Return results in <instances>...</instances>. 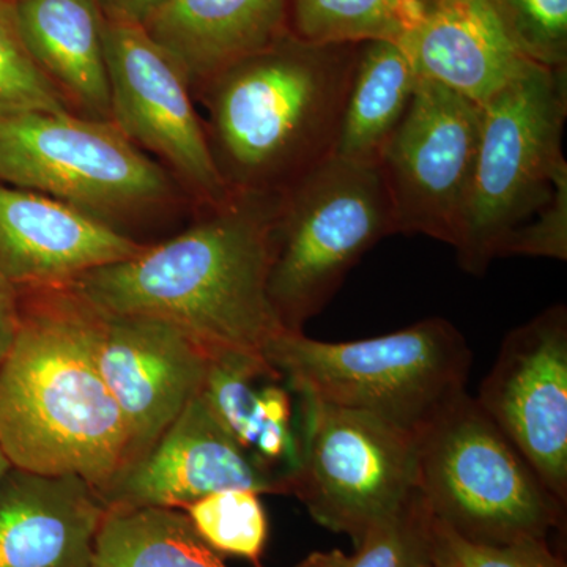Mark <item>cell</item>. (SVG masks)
<instances>
[{"label":"cell","instance_id":"6da1fadb","mask_svg":"<svg viewBox=\"0 0 567 567\" xmlns=\"http://www.w3.org/2000/svg\"><path fill=\"white\" fill-rule=\"evenodd\" d=\"M279 200L233 193L177 237L66 287L95 311L166 320L207 354H264L284 331L268 295Z\"/></svg>","mask_w":567,"mask_h":567},{"label":"cell","instance_id":"7a4b0ae2","mask_svg":"<svg viewBox=\"0 0 567 567\" xmlns=\"http://www.w3.org/2000/svg\"><path fill=\"white\" fill-rule=\"evenodd\" d=\"M0 446L11 466L99 492L128 465V434L95 354L93 309L69 287L22 290L0 363Z\"/></svg>","mask_w":567,"mask_h":567},{"label":"cell","instance_id":"3957f363","mask_svg":"<svg viewBox=\"0 0 567 567\" xmlns=\"http://www.w3.org/2000/svg\"><path fill=\"white\" fill-rule=\"evenodd\" d=\"M357 50L287 32L194 91L230 193L281 194L334 156Z\"/></svg>","mask_w":567,"mask_h":567},{"label":"cell","instance_id":"277c9868","mask_svg":"<svg viewBox=\"0 0 567 567\" xmlns=\"http://www.w3.org/2000/svg\"><path fill=\"white\" fill-rule=\"evenodd\" d=\"M567 71L532 63L483 104L475 173L458 230V265L486 274L498 257L567 259Z\"/></svg>","mask_w":567,"mask_h":567},{"label":"cell","instance_id":"5b68a950","mask_svg":"<svg viewBox=\"0 0 567 567\" xmlns=\"http://www.w3.org/2000/svg\"><path fill=\"white\" fill-rule=\"evenodd\" d=\"M264 354L295 394L365 413L416 439L465 393L473 363L464 334L442 317L360 341L284 330Z\"/></svg>","mask_w":567,"mask_h":567},{"label":"cell","instance_id":"8992f818","mask_svg":"<svg viewBox=\"0 0 567 567\" xmlns=\"http://www.w3.org/2000/svg\"><path fill=\"white\" fill-rule=\"evenodd\" d=\"M417 491L432 516L476 544L546 539L565 505L466 393L417 436Z\"/></svg>","mask_w":567,"mask_h":567},{"label":"cell","instance_id":"52a82bcc","mask_svg":"<svg viewBox=\"0 0 567 567\" xmlns=\"http://www.w3.org/2000/svg\"><path fill=\"white\" fill-rule=\"evenodd\" d=\"M395 230L380 166L331 156L281 193L268 295L286 331H303L372 246Z\"/></svg>","mask_w":567,"mask_h":567},{"label":"cell","instance_id":"ba28073f","mask_svg":"<svg viewBox=\"0 0 567 567\" xmlns=\"http://www.w3.org/2000/svg\"><path fill=\"white\" fill-rule=\"evenodd\" d=\"M0 183L47 194L117 229L177 193L173 174L114 123L70 111L0 118Z\"/></svg>","mask_w":567,"mask_h":567},{"label":"cell","instance_id":"9c48e42d","mask_svg":"<svg viewBox=\"0 0 567 567\" xmlns=\"http://www.w3.org/2000/svg\"><path fill=\"white\" fill-rule=\"evenodd\" d=\"M300 398L297 496L357 547L417 491V439L365 413Z\"/></svg>","mask_w":567,"mask_h":567},{"label":"cell","instance_id":"30bf717a","mask_svg":"<svg viewBox=\"0 0 567 567\" xmlns=\"http://www.w3.org/2000/svg\"><path fill=\"white\" fill-rule=\"evenodd\" d=\"M481 128V104L421 78L379 163L398 234H420L456 245Z\"/></svg>","mask_w":567,"mask_h":567},{"label":"cell","instance_id":"8fae6325","mask_svg":"<svg viewBox=\"0 0 567 567\" xmlns=\"http://www.w3.org/2000/svg\"><path fill=\"white\" fill-rule=\"evenodd\" d=\"M111 122L145 153H155L204 208L226 203L224 183L193 89L181 65L142 25L103 20Z\"/></svg>","mask_w":567,"mask_h":567},{"label":"cell","instance_id":"7c38bea8","mask_svg":"<svg viewBox=\"0 0 567 567\" xmlns=\"http://www.w3.org/2000/svg\"><path fill=\"white\" fill-rule=\"evenodd\" d=\"M477 404L567 505V308L550 306L503 339Z\"/></svg>","mask_w":567,"mask_h":567},{"label":"cell","instance_id":"4fadbf2b","mask_svg":"<svg viewBox=\"0 0 567 567\" xmlns=\"http://www.w3.org/2000/svg\"><path fill=\"white\" fill-rule=\"evenodd\" d=\"M93 320L96 363L128 434V468L200 393L208 354L181 328L155 317L93 309Z\"/></svg>","mask_w":567,"mask_h":567},{"label":"cell","instance_id":"5bb4252c","mask_svg":"<svg viewBox=\"0 0 567 567\" xmlns=\"http://www.w3.org/2000/svg\"><path fill=\"white\" fill-rule=\"evenodd\" d=\"M227 488H249L260 495L292 494L289 480L254 458L213 415L199 393L152 450L99 494L107 509H185Z\"/></svg>","mask_w":567,"mask_h":567},{"label":"cell","instance_id":"9a60e30c","mask_svg":"<svg viewBox=\"0 0 567 567\" xmlns=\"http://www.w3.org/2000/svg\"><path fill=\"white\" fill-rule=\"evenodd\" d=\"M145 246L73 205L0 183V275L18 292L66 287Z\"/></svg>","mask_w":567,"mask_h":567},{"label":"cell","instance_id":"2e32d148","mask_svg":"<svg viewBox=\"0 0 567 567\" xmlns=\"http://www.w3.org/2000/svg\"><path fill=\"white\" fill-rule=\"evenodd\" d=\"M106 513L80 476L11 466L0 480V567H93Z\"/></svg>","mask_w":567,"mask_h":567},{"label":"cell","instance_id":"e0dca14e","mask_svg":"<svg viewBox=\"0 0 567 567\" xmlns=\"http://www.w3.org/2000/svg\"><path fill=\"white\" fill-rule=\"evenodd\" d=\"M424 80L483 106L532 65L487 0H420L399 37Z\"/></svg>","mask_w":567,"mask_h":567},{"label":"cell","instance_id":"ac0fdd59","mask_svg":"<svg viewBox=\"0 0 567 567\" xmlns=\"http://www.w3.org/2000/svg\"><path fill=\"white\" fill-rule=\"evenodd\" d=\"M292 393L262 354L235 352L208 358L200 390L227 432L260 464L287 477L290 487L300 464V423L293 417Z\"/></svg>","mask_w":567,"mask_h":567},{"label":"cell","instance_id":"d6986e66","mask_svg":"<svg viewBox=\"0 0 567 567\" xmlns=\"http://www.w3.org/2000/svg\"><path fill=\"white\" fill-rule=\"evenodd\" d=\"M289 0H169L145 31L169 52L193 92L287 33Z\"/></svg>","mask_w":567,"mask_h":567},{"label":"cell","instance_id":"ffe728a7","mask_svg":"<svg viewBox=\"0 0 567 567\" xmlns=\"http://www.w3.org/2000/svg\"><path fill=\"white\" fill-rule=\"evenodd\" d=\"M14 11L25 48L69 110L111 122L103 17L93 0H18Z\"/></svg>","mask_w":567,"mask_h":567},{"label":"cell","instance_id":"44dd1931","mask_svg":"<svg viewBox=\"0 0 567 567\" xmlns=\"http://www.w3.org/2000/svg\"><path fill=\"white\" fill-rule=\"evenodd\" d=\"M420 80L412 59L399 41L372 40L358 44L334 156L379 166Z\"/></svg>","mask_w":567,"mask_h":567},{"label":"cell","instance_id":"7402d4cb","mask_svg":"<svg viewBox=\"0 0 567 567\" xmlns=\"http://www.w3.org/2000/svg\"><path fill=\"white\" fill-rule=\"evenodd\" d=\"M93 567H227L185 511L112 507L96 535Z\"/></svg>","mask_w":567,"mask_h":567},{"label":"cell","instance_id":"603a6c76","mask_svg":"<svg viewBox=\"0 0 567 567\" xmlns=\"http://www.w3.org/2000/svg\"><path fill=\"white\" fill-rule=\"evenodd\" d=\"M420 0H289L287 32L316 44L399 40Z\"/></svg>","mask_w":567,"mask_h":567},{"label":"cell","instance_id":"cb8c5ba5","mask_svg":"<svg viewBox=\"0 0 567 567\" xmlns=\"http://www.w3.org/2000/svg\"><path fill=\"white\" fill-rule=\"evenodd\" d=\"M432 524L434 516L416 491L393 517L365 535L354 554L315 551L293 567H432Z\"/></svg>","mask_w":567,"mask_h":567},{"label":"cell","instance_id":"d4e9b609","mask_svg":"<svg viewBox=\"0 0 567 567\" xmlns=\"http://www.w3.org/2000/svg\"><path fill=\"white\" fill-rule=\"evenodd\" d=\"M182 511L213 550L262 567L268 517L260 494L249 488H227L204 496Z\"/></svg>","mask_w":567,"mask_h":567},{"label":"cell","instance_id":"484cf974","mask_svg":"<svg viewBox=\"0 0 567 567\" xmlns=\"http://www.w3.org/2000/svg\"><path fill=\"white\" fill-rule=\"evenodd\" d=\"M37 111L70 110L25 48L14 2L0 0V118Z\"/></svg>","mask_w":567,"mask_h":567},{"label":"cell","instance_id":"4316f807","mask_svg":"<svg viewBox=\"0 0 567 567\" xmlns=\"http://www.w3.org/2000/svg\"><path fill=\"white\" fill-rule=\"evenodd\" d=\"M518 51L548 70L567 71V0H487Z\"/></svg>","mask_w":567,"mask_h":567},{"label":"cell","instance_id":"83f0119b","mask_svg":"<svg viewBox=\"0 0 567 567\" xmlns=\"http://www.w3.org/2000/svg\"><path fill=\"white\" fill-rule=\"evenodd\" d=\"M432 567H566L546 539H524L503 546L476 544L434 518Z\"/></svg>","mask_w":567,"mask_h":567},{"label":"cell","instance_id":"f1b7e54d","mask_svg":"<svg viewBox=\"0 0 567 567\" xmlns=\"http://www.w3.org/2000/svg\"><path fill=\"white\" fill-rule=\"evenodd\" d=\"M169 0H93L104 21L142 25L163 9Z\"/></svg>","mask_w":567,"mask_h":567},{"label":"cell","instance_id":"f546056e","mask_svg":"<svg viewBox=\"0 0 567 567\" xmlns=\"http://www.w3.org/2000/svg\"><path fill=\"white\" fill-rule=\"evenodd\" d=\"M20 323V292L0 275V363L9 352Z\"/></svg>","mask_w":567,"mask_h":567},{"label":"cell","instance_id":"4dcf8cb0","mask_svg":"<svg viewBox=\"0 0 567 567\" xmlns=\"http://www.w3.org/2000/svg\"><path fill=\"white\" fill-rule=\"evenodd\" d=\"M11 468L9 457L3 453L2 446H0V480L7 475V472Z\"/></svg>","mask_w":567,"mask_h":567},{"label":"cell","instance_id":"1f68e13d","mask_svg":"<svg viewBox=\"0 0 567 567\" xmlns=\"http://www.w3.org/2000/svg\"><path fill=\"white\" fill-rule=\"evenodd\" d=\"M11 2H18V0H11Z\"/></svg>","mask_w":567,"mask_h":567}]
</instances>
